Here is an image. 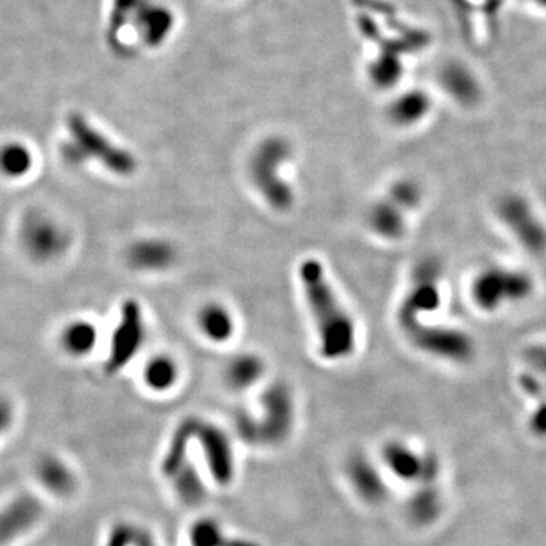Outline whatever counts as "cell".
<instances>
[{
    "label": "cell",
    "instance_id": "cell-1",
    "mask_svg": "<svg viewBox=\"0 0 546 546\" xmlns=\"http://www.w3.org/2000/svg\"><path fill=\"white\" fill-rule=\"evenodd\" d=\"M308 305L321 339V352L328 360H342L355 349V325L340 305L324 267L317 260H305L299 267Z\"/></svg>",
    "mask_w": 546,
    "mask_h": 546
},
{
    "label": "cell",
    "instance_id": "cell-12",
    "mask_svg": "<svg viewBox=\"0 0 546 546\" xmlns=\"http://www.w3.org/2000/svg\"><path fill=\"white\" fill-rule=\"evenodd\" d=\"M13 421V408L7 399L0 398V436L10 428Z\"/></svg>",
    "mask_w": 546,
    "mask_h": 546
},
{
    "label": "cell",
    "instance_id": "cell-6",
    "mask_svg": "<svg viewBox=\"0 0 546 546\" xmlns=\"http://www.w3.org/2000/svg\"><path fill=\"white\" fill-rule=\"evenodd\" d=\"M199 324L208 339L213 342H226L234 333V321L230 311L222 305L211 304L199 314Z\"/></svg>",
    "mask_w": 546,
    "mask_h": 546
},
{
    "label": "cell",
    "instance_id": "cell-7",
    "mask_svg": "<svg viewBox=\"0 0 546 546\" xmlns=\"http://www.w3.org/2000/svg\"><path fill=\"white\" fill-rule=\"evenodd\" d=\"M63 348L75 357L90 354L98 343V330L87 321H76L67 325L61 336Z\"/></svg>",
    "mask_w": 546,
    "mask_h": 546
},
{
    "label": "cell",
    "instance_id": "cell-11",
    "mask_svg": "<svg viewBox=\"0 0 546 546\" xmlns=\"http://www.w3.org/2000/svg\"><path fill=\"white\" fill-rule=\"evenodd\" d=\"M261 364L257 358L242 357L237 360L231 368V377L233 381L239 384L251 383L260 374Z\"/></svg>",
    "mask_w": 546,
    "mask_h": 546
},
{
    "label": "cell",
    "instance_id": "cell-5",
    "mask_svg": "<svg viewBox=\"0 0 546 546\" xmlns=\"http://www.w3.org/2000/svg\"><path fill=\"white\" fill-rule=\"evenodd\" d=\"M175 258L172 246L161 240H143L129 248L128 261L139 270H161L172 264Z\"/></svg>",
    "mask_w": 546,
    "mask_h": 546
},
{
    "label": "cell",
    "instance_id": "cell-8",
    "mask_svg": "<svg viewBox=\"0 0 546 546\" xmlns=\"http://www.w3.org/2000/svg\"><path fill=\"white\" fill-rule=\"evenodd\" d=\"M34 166L31 149L22 143H7L0 146V173L8 178H22L28 175Z\"/></svg>",
    "mask_w": 546,
    "mask_h": 546
},
{
    "label": "cell",
    "instance_id": "cell-4",
    "mask_svg": "<svg viewBox=\"0 0 546 546\" xmlns=\"http://www.w3.org/2000/svg\"><path fill=\"white\" fill-rule=\"evenodd\" d=\"M145 342V322L139 302L126 301L120 311V321L111 340L107 371L114 374L125 368L126 364L139 354Z\"/></svg>",
    "mask_w": 546,
    "mask_h": 546
},
{
    "label": "cell",
    "instance_id": "cell-9",
    "mask_svg": "<svg viewBox=\"0 0 546 546\" xmlns=\"http://www.w3.org/2000/svg\"><path fill=\"white\" fill-rule=\"evenodd\" d=\"M178 368L167 357H155L145 369V381L152 390H167L175 384Z\"/></svg>",
    "mask_w": 546,
    "mask_h": 546
},
{
    "label": "cell",
    "instance_id": "cell-10",
    "mask_svg": "<svg viewBox=\"0 0 546 546\" xmlns=\"http://www.w3.org/2000/svg\"><path fill=\"white\" fill-rule=\"evenodd\" d=\"M422 102L419 98H413V96H404L399 99L392 108L393 120L399 125H405V123H412L413 120L418 119L422 114Z\"/></svg>",
    "mask_w": 546,
    "mask_h": 546
},
{
    "label": "cell",
    "instance_id": "cell-2",
    "mask_svg": "<svg viewBox=\"0 0 546 546\" xmlns=\"http://www.w3.org/2000/svg\"><path fill=\"white\" fill-rule=\"evenodd\" d=\"M72 142L64 145L63 155L69 163L82 164L85 161H99L114 175L129 176L137 170V161L123 148L114 145L101 132L91 128L82 117L69 120Z\"/></svg>",
    "mask_w": 546,
    "mask_h": 546
},
{
    "label": "cell",
    "instance_id": "cell-3",
    "mask_svg": "<svg viewBox=\"0 0 546 546\" xmlns=\"http://www.w3.org/2000/svg\"><path fill=\"white\" fill-rule=\"evenodd\" d=\"M20 242L29 257L40 263H49L66 254L70 237L57 220L35 211L23 219Z\"/></svg>",
    "mask_w": 546,
    "mask_h": 546
}]
</instances>
